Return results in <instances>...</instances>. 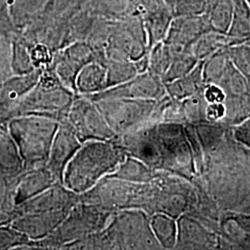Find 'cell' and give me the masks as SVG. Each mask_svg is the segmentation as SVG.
<instances>
[{
  "mask_svg": "<svg viewBox=\"0 0 250 250\" xmlns=\"http://www.w3.org/2000/svg\"><path fill=\"white\" fill-rule=\"evenodd\" d=\"M198 177L223 211L236 212L250 197V149L237 142L232 127L224 138L204 150Z\"/></svg>",
  "mask_w": 250,
  "mask_h": 250,
  "instance_id": "obj_1",
  "label": "cell"
},
{
  "mask_svg": "<svg viewBox=\"0 0 250 250\" xmlns=\"http://www.w3.org/2000/svg\"><path fill=\"white\" fill-rule=\"evenodd\" d=\"M129 154L155 170L195 182V161L183 124L158 122L134 131L127 143Z\"/></svg>",
  "mask_w": 250,
  "mask_h": 250,
  "instance_id": "obj_2",
  "label": "cell"
},
{
  "mask_svg": "<svg viewBox=\"0 0 250 250\" xmlns=\"http://www.w3.org/2000/svg\"><path fill=\"white\" fill-rule=\"evenodd\" d=\"M125 154L105 140L81 146L63 170L65 187L75 193L89 190L107 173L118 170L125 161Z\"/></svg>",
  "mask_w": 250,
  "mask_h": 250,
  "instance_id": "obj_3",
  "label": "cell"
},
{
  "mask_svg": "<svg viewBox=\"0 0 250 250\" xmlns=\"http://www.w3.org/2000/svg\"><path fill=\"white\" fill-rule=\"evenodd\" d=\"M159 100L103 99L97 107L114 132L132 131L152 121H157ZM154 123V122H153Z\"/></svg>",
  "mask_w": 250,
  "mask_h": 250,
  "instance_id": "obj_4",
  "label": "cell"
},
{
  "mask_svg": "<svg viewBox=\"0 0 250 250\" xmlns=\"http://www.w3.org/2000/svg\"><path fill=\"white\" fill-rule=\"evenodd\" d=\"M58 129L54 120L44 116L29 117L13 125L23 156L36 162L48 160Z\"/></svg>",
  "mask_w": 250,
  "mask_h": 250,
  "instance_id": "obj_5",
  "label": "cell"
},
{
  "mask_svg": "<svg viewBox=\"0 0 250 250\" xmlns=\"http://www.w3.org/2000/svg\"><path fill=\"white\" fill-rule=\"evenodd\" d=\"M120 240L125 249L161 250L150 226V220L143 211H130L122 215L118 222Z\"/></svg>",
  "mask_w": 250,
  "mask_h": 250,
  "instance_id": "obj_6",
  "label": "cell"
},
{
  "mask_svg": "<svg viewBox=\"0 0 250 250\" xmlns=\"http://www.w3.org/2000/svg\"><path fill=\"white\" fill-rule=\"evenodd\" d=\"M166 95L164 83L160 77L146 71L138 73L131 80L103 92V99H154L159 100Z\"/></svg>",
  "mask_w": 250,
  "mask_h": 250,
  "instance_id": "obj_7",
  "label": "cell"
},
{
  "mask_svg": "<svg viewBox=\"0 0 250 250\" xmlns=\"http://www.w3.org/2000/svg\"><path fill=\"white\" fill-rule=\"evenodd\" d=\"M175 250H219L218 233L207 228L191 215L177 218Z\"/></svg>",
  "mask_w": 250,
  "mask_h": 250,
  "instance_id": "obj_8",
  "label": "cell"
},
{
  "mask_svg": "<svg viewBox=\"0 0 250 250\" xmlns=\"http://www.w3.org/2000/svg\"><path fill=\"white\" fill-rule=\"evenodd\" d=\"M212 31L205 14L194 16H175L164 42L172 49H188L199 36Z\"/></svg>",
  "mask_w": 250,
  "mask_h": 250,
  "instance_id": "obj_9",
  "label": "cell"
},
{
  "mask_svg": "<svg viewBox=\"0 0 250 250\" xmlns=\"http://www.w3.org/2000/svg\"><path fill=\"white\" fill-rule=\"evenodd\" d=\"M72 120L78 138L105 140L113 134L99 107L87 102L77 103L72 110Z\"/></svg>",
  "mask_w": 250,
  "mask_h": 250,
  "instance_id": "obj_10",
  "label": "cell"
},
{
  "mask_svg": "<svg viewBox=\"0 0 250 250\" xmlns=\"http://www.w3.org/2000/svg\"><path fill=\"white\" fill-rule=\"evenodd\" d=\"M81 146L79 138L72 129L59 128L49 154V165L56 171H63L67 163Z\"/></svg>",
  "mask_w": 250,
  "mask_h": 250,
  "instance_id": "obj_11",
  "label": "cell"
},
{
  "mask_svg": "<svg viewBox=\"0 0 250 250\" xmlns=\"http://www.w3.org/2000/svg\"><path fill=\"white\" fill-rule=\"evenodd\" d=\"M203 62L199 61L196 67L187 75L164 83L166 94L170 99L182 101L204 87Z\"/></svg>",
  "mask_w": 250,
  "mask_h": 250,
  "instance_id": "obj_12",
  "label": "cell"
},
{
  "mask_svg": "<svg viewBox=\"0 0 250 250\" xmlns=\"http://www.w3.org/2000/svg\"><path fill=\"white\" fill-rule=\"evenodd\" d=\"M75 86L81 93H98L107 89V68L96 62L86 63L78 72Z\"/></svg>",
  "mask_w": 250,
  "mask_h": 250,
  "instance_id": "obj_13",
  "label": "cell"
},
{
  "mask_svg": "<svg viewBox=\"0 0 250 250\" xmlns=\"http://www.w3.org/2000/svg\"><path fill=\"white\" fill-rule=\"evenodd\" d=\"M232 45H234L233 41L227 34L209 31L199 36L188 49L198 61H204L218 50Z\"/></svg>",
  "mask_w": 250,
  "mask_h": 250,
  "instance_id": "obj_14",
  "label": "cell"
},
{
  "mask_svg": "<svg viewBox=\"0 0 250 250\" xmlns=\"http://www.w3.org/2000/svg\"><path fill=\"white\" fill-rule=\"evenodd\" d=\"M233 0H208L206 17L212 31L227 34L233 17Z\"/></svg>",
  "mask_w": 250,
  "mask_h": 250,
  "instance_id": "obj_15",
  "label": "cell"
},
{
  "mask_svg": "<svg viewBox=\"0 0 250 250\" xmlns=\"http://www.w3.org/2000/svg\"><path fill=\"white\" fill-rule=\"evenodd\" d=\"M150 226L162 250H174L177 238L176 219L164 213H155L150 219Z\"/></svg>",
  "mask_w": 250,
  "mask_h": 250,
  "instance_id": "obj_16",
  "label": "cell"
},
{
  "mask_svg": "<svg viewBox=\"0 0 250 250\" xmlns=\"http://www.w3.org/2000/svg\"><path fill=\"white\" fill-rule=\"evenodd\" d=\"M117 170L120 178L140 184L148 183L158 176L156 170L133 157L124 161Z\"/></svg>",
  "mask_w": 250,
  "mask_h": 250,
  "instance_id": "obj_17",
  "label": "cell"
},
{
  "mask_svg": "<svg viewBox=\"0 0 250 250\" xmlns=\"http://www.w3.org/2000/svg\"><path fill=\"white\" fill-rule=\"evenodd\" d=\"M172 54L173 56L169 69L162 78L163 83H170L171 81L176 80L187 75L196 67V65L199 62L197 58L190 52L189 49L178 52H172Z\"/></svg>",
  "mask_w": 250,
  "mask_h": 250,
  "instance_id": "obj_18",
  "label": "cell"
},
{
  "mask_svg": "<svg viewBox=\"0 0 250 250\" xmlns=\"http://www.w3.org/2000/svg\"><path fill=\"white\" fill-rule=\"evenodd\" d=\"M203 88L181 101L185 124L197 125L206 122V107L208 102L203 95Z\"/></svg>",
  "mask_w": 250,
  "mask_h": 250,
  "instance_id": "obj_19",
  "label": "cell"
},
{
  "mask_svg": "<svg viewBox=\"0 0 250 250\" xmlns=\"http://www.w3.org/2000/svg\"><path fill=\"white\" fill-rule=\"evenodd\" d=\"M227 47L218 50L203 62V78L205 84H218L222 79L230 58L227 54Z\"/></svg>",
  "mask_w": 250,
  "mask_h": 250,
  "instance_id": "obj_20",
  "label": "cell"
},
{
  "mask_svg": "<svg viewBox=\"0 0 250 250\" xmlns=\"http://www.w3.org/2000/svg\"><path fill=\"white\" fill-rule=\"evenodd\" d=\"M107 68V88L124 83L133 79L138 72L135 64L131 61L111 60Z\"/></svg>",
  "mask_w": 250,
  "mask_h": 250,
  "instance_id": "obj_21",
  "label": "cell"
},
{
  "mask_svg": "<svg viewBox=\"0 0 250 250\" xmlns=\"http://www.w3.org/2000/svg\"><path fill=\"white\" fill-rule=\"evenodd\" d=\"M173 54L164 41L153 45L149 50L148 71L161 80L169 69Z\"/></svg>",
  "mask_w": 250,
  "mask_h": 250,
  "instance_id": "obj_22",
  "label": "cell"
},
{
  "mask_svg": "<svg viewBox=\"0 0 250 250\" xmlns=\"http://www.w3.org/2000/svg\"><path fill=\"white\" fill-rule=\"evenodd\" d=\"M232 137L250 149V117L239 125L232 126Z\"/></svg>",
  "mask_w": 250,
  "mask_h": 250,
  "instance_id": "obj_23",
  "label": "cell"
},
{
  "mask_svg": "<svg viewBox=\"0 0 250 250\" xmlns=\"http://www.w3.org/2000/svg\"><path fill=\"white\" fill-rule=\"evenodd\" d=\"M203 95L208 103H224L225 93L224 89L214 83H208L204 85Z\"/></svg>",
  "mask_w": 250,
  "mask_h": 250,
  "instance_id": "obj_24",
  "label": "cell"
},
{
  "mask_svg": "<svg viewBox=\"0 0 250 250\" xmlns=\"http://www.w3.org/2000/svg\"><path fill=\"white\" fill-rule=\"evenodd\" d=\"M206 122L222 123L225 117V107L224 103H208L206 107Z\"/></svg>",
  "mask_w": 250,
  "mask_h": 250,
  "instance_id": "obj_25",
  "label": "cell"
},
{
  "mask_svg": "<svg viewBox=\"0 0 250 250\" xmlns=\"http://www.w3.org/2000/svg\"><path fill=\"white\" fill-rule=\"evenodd\" d=\"M35 59L40 63L47 62V61H49V53L47 48L44 45H40V47L36 48Z\"/></svg>",
  "mask_w": 250,
  "mask_h": 250,
  "instance_id": "obj_26",
  "label": "cell"
},
{
  "mask_svg": "<svg viewBox=\"0 0 250 250\" xmlns=\"http://www.w3.org/2000/svg\"><path fill=\"white\" fill-rule=\"evenodd\" d=\"M237 212L250 215V197L242 205L241 208L238 209Z\"/></svg>",
  "mask_w": 250,
  "mask_h": 250,
  "instance_id": "obj_27",
  "label": "cell"
}]
</instances>
